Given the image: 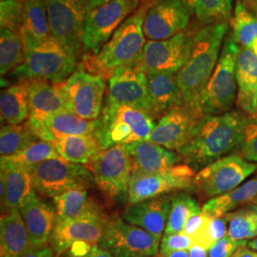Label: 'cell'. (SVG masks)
<instances>
[{
  "instance_id": "1f68e13d",
  "label": "cell",
  "mask_w": 257,
  "mask_h": 257,
  "mask_svg": "<svg viewBox=\"0 0 257 257\" xmlns=\"http://www.w3.org/2000/svg\"><path fill=\"white\" fill-rule=\"evenodd\" d=\"M53 144L61 158L81 165H88L101 152L93 135L67 137L56 140Z\"/></svg>"
},
{
  "instance_id": "7a4b0ae2",
  "label": "cell",
  "mask_w": 257,
  "mask_h": 257,
  "mask_svg": "<svg viewBox=\"0 0 257 257\" xmlns=\"http://www.w3.org/2000/svg\"><path fill=\"white\" fill-rule=\"evenodd\" d=\"M228 27L227 22H222L199 30L193 37L186 63L176 74L184 106L199 117L205 116L200 110V98L218 62L221 45Z\"/></svg>"
},
{
  "instance_id": "ab89813d",
  "label": "cell",
  "mask_w": 257,
  "mask_h": 257,
  "mask_svg": "<svg viewBox=\"0 0 257 257\" xmlns=\"http://www.w3.org/2000/svg\"><path fill=\"white\" fill-rule=\"evenodd\" d=\"M59 157L60 156L53 143L38 139L33 145L28 148L27 150H25L18 156L8 157L1 156V160L14 164L31 166L40 163L45 160L55 159Z\"/></svg>"
},
{
  "instance_id": "ba28073f",
  "label": "cell",
  "mask_w": 257,
  "mask_h": 257,
  "mask_svg": "<svg viewBox=\"0 0 257 257\" xmlns=\"http://www.w3.org/2000/svg\"><path fill=\"white\" fill-rule=\"evenodd\" d=\"M87 168L102 193L111 199L127 202L134 168L126 145H116L101 151Z\"/></svg>"
},
{
  "instance_id": "8d00e7d4",
  "label": "cell",
  "mask_w": 257,
  "mask_h": 257,
  "mask_svg": "<svg viewBox=\"0 0 257 257\" xmlns=\"http://www.w3.org/2000/svg\"><path fill=\"white\" fill-rule=\"evenodd\" d=\"M229 221L228 236L235 241L257 237V205H246L226 214Z\"/></svg>"
},
{
  "instance_id": "e575fe53",
  "label": "cell",
  "mask_w": 257,
  "mask_h": 257,
  "mask_svg": "<svg viewBox=\"0 0 257 257\" xmlns=\"http://www.w3.org/2000/svg\"><path fill=\"white\" fill-rule=\"evenodd\" d=\"M38 138L33 134L28 123L6 125L0 132L1 156H18L33 145Z\"/></svg>"
},
{
  "instance_id": "7402d4cb",
  "label": "cell",
  "mask_w": 257,
  "mask_h": 257,
  "mask_svg": "<svg viewBox=\"0 0 257 257\" xmlns=\"http://www.w3.org/2000/svg\"><path fill=\"white\" fill-rule=\"evenodd\" d=\"M172 204L171 196H158L141 202L128 205L123 219L146 230L160 240L165 232Z\"/></svg>"
},
{
  "instance_id": "f5cc1de1",
  "label": "cell",
  "mask_w": 257,
  "mask_h": 257,
  "mask_svg": "<svg viewBox=\"0 0 257 257\" xmlns=\"http://www.w3.org/2000/svg\"><path fill=\"white\" fill-rule=\"evenodd\" d=\"M160 257H190V255H189V250H180V251H176V252L168 254L165 256Z\"/></svg>"
},
{
  "instance_id": "ffe728a7",
  "label": "cell",
  "mask_w": 257,
  "mask_h": 257,
  "mask_svg": "<svg viewBox=\"0 0 257 257\" xmlns=\"http://www.w3.org/2000/svg\"><path fill=\"white\" fill-rule=\"evenodd\" d=\"M0 195L2 214L19 211L36 193L27 166L1 160Z\"/></svg>"
},
{
  "instance_id": "816d5d0a",
  "label": "cell",
  "mask_w": 257,
  "mask_h": 257,
  "mask_svg": "<svg viewBox=\"0 0 257 257\" xmlns=\"http://www.w3.org/2000/svg\"><path fill=\"white\" fill-rule=\"evenodd\" d=\"M108 1H110V0H86V2L88 4V7H89V11L94 9L95 7L101 5L103 3H106Z\"/></svg>"
},
{
  "instance_id": "7c38bea8",
  "label": "cell",
  "mask_w": 257,
  "mask_h": 257,
  "mask_svg": "<svg viewBox=\"0 0 257 257\" xmlns=\"http://www.w3.org/2000/svg\"><path fill=\"white\" fill-rule=\"evenodd\" d=\"M51 35L75 57L83 51L86 0H45Z\"/></svg>"
},
{
  "instance_id": "836d02e7",
  "label": "cell",
  "mask_w": 257,
  "mask_h": 257,
  "mask_svg": "<svg viewBox=\"0 0 257 257\" xmlns=\"http://www.w3.org/2000/svg\"><path fill=\"white\" fill-rule=\"evenodd\" d=\"M25 60V47L19 33L1 29L0 74L5 76L15 72Z\"/></svg>"
},
{
  "instance_id": "4316f807",
  "label": "cell",
  "mask_w": 257,
  "mask_h": 257,
  "mask_svg": "<svg viewBox=\"0 0 257 257\" xmlns=\"http://www.w3.org/2000/svg\"><path fill=\"white\" fill-rule=\"evenodd\" d=\"M236 83L239 109L249 116L257 113V55L241 47L236 63Z\"/></svg>"
},
{
  "instance_id": "680465c9",
  "label": "cell",
  "mask_w": 257,
  "mask_h": 257,
  "mask_svg": "<svg viewBox=\"0 0 257 257\" xmlns=\"http://www.w3.org/2000/svg\"><path fill=\"white\" fill-rule=\"evenodd\" d=\"M24 1H25V0H24Z\"/></svg>"
},
{
  "instance_id": "9a60e30c",
  "label": "cell",
  "mask_w": 257,
  "mask_h": 257,
  "mask_svg": "<svg viewBox=\"0 0 257 257\" xmlns=\"http://www.w3.org/2000/svg\"><path fill=\"white\" fill-rule=\"evenodd\" d=\"M193 39L189 34L182 32L169 39L149 40L138 63L146 74H177L190 55Z\"/></svg>"
},
{
  "instance_id": "f6af8a7d",
  "label": "cell",
  "mask_w": 257,
  "mask_h": 257,
  "mask_svg": "<svg viewBox=\"0 0 257 257\" xmlns=\"http://www.w3.org/2000/svg\"><path fill=\"white\" fill-rule=\"evenodd\" d=\"M248 241H235L226 235L209 248V257H231L234 251L242 245H247Z\"/></svg>"
},
{
  "instance_id": "d6a6232c",
  "label": "cell",
  "mask_w": 257,
  "mask_h": 257,
  "mask_svg": "<svg viewBox=\"0 0 257 257\" xmlns=\"http://www.w3.org/2000/svg\"><path fill=\"white\" fill-rule=\"evenodd\" d=\"M88 189H75L53 198L56 224L74 219L95 205L88 197Z\"/></svg>"
},
{
  "instance_id": "3957f363",
  "label": "cell",
  "mask_w": 257,
  "mask_h": 257,
  "mask_svg": "<svg viewBox=\"0 0 257 257\" xmlns=\"http://www.w3.org/2000/svg\"><path fill=\"white\" fill-rule=\"evenodd\" d=\"M150 1L143 0L136 13L113 33L97 54L83 55L81 69L109 79L116 69L136 62L146 44L143 20Z\"/></svg>"
},
{
  "instance_id": "91938a15",
  "label": "cell",
  "mask_w": 257,
  "mask_h": 257,
  "mask_svg": "<svg viewBox=\"0 0 257 257\" xmlns=\"http://www.w3.org/2000/svg\"><path fill=\"white\" fill-rule=\"evenodd\" d=\"M256 114H257V113H256Z\"/></svg>"
},
{
  "instance_id": "11a10c76",
  "label": "cell",
  "mask_w": 257,
  "mask_h": 257,
  "mask_svg": "<svg viewBox=\"0 0 257 257\" xmlns=\"http://www.w3.org/2000/svg\"><path fill=\"white\" fill-rule=\"evenodd\" d=\"M247 246H248V248H251V249H253V250H256L257 251V237L248 242Z\"/></svg>"
},
{
  "instance_id": "8992f818",
  "label": "cell",
  "mask_w": 257,
  "mask_h": 257,
  "mask_svg": "<svg viewBox=\"0 0 257 257\" xmlns=\"http://www.w3.org/2000/svg\"><path fill=\"white\" fill-rule=\"evenodd\" d=\"M239 50L233 37H229L224 42L217 65L200 98V110L204 115L228 112L236 101V63Z\"/></svg>"
},
{
  "instance_id": "6f0895ef",
  "label": "cell",
  "mask_w": 257,
  "mask_h": 257,
  "mask_svg": "<svg viewBox=\"0 0 257 257\" xmlns=\"http://www.w3.org/2000/svg\"><path fill=\"white\" fill-rule=\"evenodd\" d=\"M141 257H160V256H157V255H156V256H141Z\"/></svg>"
},
{
  "instance_id": "c3c4849f",
  "label": "cell",
  "mask_w": 257,
  "mask_h": 257,
  "mask_svg": "<svg viewBox=\"0 0 257 257\" xmlns=\"http://www.w3.org/2000/svg\"><path fill=\"white\" fill-rule=\"evenodd\" d=\"M55 251L51 246L33 248L20 257H55Z\"/></svg>"
},
{
  "instance_id": "5bb4252c",
  "label": "cell",
  "mask_w": 257,
  "mask_h": 257,
  "mask_svg": "<svg viewBox=\"0 0 257 257\" xmlns=\"http://www.w3.org/2000/svg\"><path fill=\"white\" fill-rule=\"evenodd\" d=\"M194 176L195 172L186 164L153 174L133 172L127 204L133 205L174 191L193 189Z\"/></svg>"
},
{
  "instance_id": "52a82bcc",
  "label": "cell",
  "mask_w": 257,
  "mask_h": 257,
  "mask_svg": "<svg viewBox=\"0 0 257 257\" xmlns=\"http://www.w3.org/2000/svg\"><path fill=\"white\" fill-rule=\"evenodd\" d=\"M27 168L35 191L44 197L54 198L75 189H88L94 183L87 166L72 163L61 157L27 166Z\"/></svg>"
},
{
  "instance_id": "cb8c5ba5",
  "label": "cell",
  "mask_w": 257,
  "mask_h": 257,
  "mask_svg": "<svg viewBox=\"0 0 257 257\" xmlns=\"http://www.w3.org/2000/svg\"><path fill=\"white\" fill-rule=\"evenodd\" d=\"M133 162V172L159 173L166 171L181 161L175 151L168 150L150 140H140L126 145Z\"/></svg>"
},
{
  "instance_id": "681fc988",
  "label": "cell",
  "mask_w": 257,
  "mask_h": 257,
  "mask_svg": "<svg viewBox=\"0 0 257 257\" xmlns=\"http://www.w3.org/2000/svg\"><path fill=\"white\" fill-rule=\"evenodd\" d=\"M231 257H257V251L248 248L247 245H242L234 251Z\"/></svg>"
},
{
  "instance_id": "ee69618b",
  "label": "cell",
  "mask_w": 257,
  "mask_h": 257,
  "mask_svg": "<svg viewBox=\"0 0 257 257\" xmlns=\"http://www.w3.org/2000/svg\"><path fill=\"white\" fill-rule=\"evenodd\" d=\"M193 239L182 232L165 234L160 242L159 255L165 256L180 250H189L193 246Z\"/></svg>"
},
{
  "instance_id": "7bdbcfd3",
  "label": "cell",
  "mask_w": 257,
  "mask_h": 257,
  "mask_svg": "<svg viewBox=\"0 0 257 257\" xmlns=\"http://www.w3.org/2000/svg\"><path fill=\"white\" fill-rule=\"evenodd\" d=\"M242 156L249 162L257 164V116H248L244 138L239 149Z\"/></svg>"
},
{
  "instance_id": "30bf717a",
  "label": "cell",
  "mask_w": 257,
  "mask_h": 257,
  "mask_svg": "<svg viewBox=\"0 0 257 257\" xmlns=\"http://www.w3.org/2000/svg\"><path fill=\"white\" fill-rule=\"evenodd\" d=\"M142 2L143 0H110L90 10L85 21L83 52L97 54Z\"/></svg>"
},
{
  "instance_id": "9f6ffc18",
  "label": "cell",
  "mask_w": 257,
  "mask_h": 257,
  "mask_svg": "<svg viewBox=\"0 0 257 257\" xmlns=\"http://www.w3.org/2000/svg\"><path fill=\"white\" fill-rule=\"evenodd\" d=\"M253 204H255V205H257V195L256 197L254 198V200H253Z\"/></svg>"
},
{
  "instance_id": "bcb514c9",
  "label": "cell",
  "mask_w": 257,
  "mask_h": 257,
  "mask_svg": "<svg viewBox=\"0 0 257 257\" xmlns=\"http://www.w3.org/2000/svg\"><path fill=\"white\" fill-rule=\"evenodd\" d=\"M64 257H114L99 245L87 243L74 244L64 254Z\"/></svg>"
},
{
  "instance_id": "f1b7e54d",
  "label": "cell",
  "mask_w": 257,
  "mask_h": 257,
  "mask_svg": "<svg viewBox=\"0 0 257 257\" xmlns=\"http://www.w3.org/2000/svg\"><path fill=\"white\" fill-rule=\"evenodd\" d=\"M25 50L45 41L51 35L45 0H25L19 32Z\"/></svg>"
},
{
  "instance_id": "9c48e42d",
  "label": "cell",
  "mask_w": 257,
  "mask_h": 257,
  "mask_svg": "<svg viewBox=\"0 0 257 257\" xmlns=\"http://www.w3.org/2000/svg\"><path fill=\"white\" fill-rule=\"evenodd\" d=\"M256 170V163L239 155H229L198 171L193 189L201 198L211 199L234 190Z\"/></svg>"
},
{
  "instance_id": "f907efd6",
  "label": "cell",
  "mask_w": 257,
  "mask_h": 257,
  "mask_svg": "<svg viewBox=\"0 0 257 257\" xmlns=\"http://www.w3.org/2000/svg\"><path fill=\"white\" fill-rule=\"evenodd\" d=\"M190 257H209V251L207 248H203L198 245H193L189 249Z\"/></svg>"
},
{
  "instance_id": "f546056e",
  "label": "cell",
  "mask_w": 257,
  "mask_h": 257,
  "mask_svg": "<svg viewBox=\"0 0 257 257\" xmlns=\"http://www.w3.org/2000/svg\"><path fill=\"white\" fill-rule=\"evenodd\" d=\"M257 195V175L234 190L211 198L204 204L202 212L210 217L224 216L242 206L253 202Z\"/></svg>"
},
{
  "instance_id": "f35d334b",
  "label": "cell",
  "mask_w": 257,
  "mask_h": 257,
  "mask_svg": "<svg viewBox=\"0 0 257 257\" xmlns=\"http://www.w3.org/2000/svg\"><path fill=\"white\" fill-rule=\"evenodd\" d=\"M193 15L207 25L227 22L232 13V0H186Z\"/></svg>"
},
{
  "instance_id": "6da1fadb",
  "label": "cell",
  "mask_w": 257,
  "mask_h": 257,
  "mask_svg": "<svg viewBox=\"0 0 257 257\" xmlns=\"http://www.w3.org/2000/svg\"><path fill=\"white\" fill-rule=\"evenodd\" d=\"M248 118L236 110L205 115L196 124L189 142L177 152L181 161L198 172L238 150Z\"/></svg>"
},
{
  "instance_id": "2e32d148",
  "label": "cell",
  "mask_w": 257,
  "mask_h": 257,
  "mask_svg": "<svg viewBox=\"0 0 257 257\" xmlns=\"http://www.w3.org/2000/svg\"><path fill=\"white\" fill-rule=\"evenodd\" d=\"M192 16L186 0H151L143 32L149 40H164L185 32Z\"/></svg>"
},
{
  "instance_id": "83f0119b",
  "label": "cell",
  "mask_w": 257,
  "mask_h": 257,
  "mask_svg": "<svg viewBox=\"0 0 257 257\" xmlns=\"http://www.w3.org/2000/svg\"><path fill=\"white\" fill-rule=\"evenodd\" d=\"M33 247L20 211L2 214L0 219V257H20Z\"/></svg>"
},
{
  "instance_id": "44dd1931",
  "label": "cell",
  "mask_w": 257,
  "mask_h": 257,
  "mask_svg": "<svg viewBox=\"0 0 257 257\" xmlns=\"http://www.w3.org/2000/svg\"><path fill=\"white\" fill-rule=\"evenodd\" d=\"M29 91L30 128H34L51 116L67 110L61 83L50 82L40 79L26 80Z\"/></svg>"
},
{
  "instance_id": "d4e9b609",
  "label": "cell",
  "mask_w": 257,
  "mask_h": 257,
  "mask_svg": "<svg viewBox=\"0 0 257 257\" xmlns=\"http://www.w3.org/2000/svg\"><path fill=\"white\" fill-rule=\"evenodd\" d=\"M96 126L97 119H84L64 110L51 116L40 125L30 128L39 140L54 143L67 137L93 135Z\"/></svg>"
},
{
  "instance_id": "603a6c76",
  "label": "cell",
  "mask_w": 257,
  "mask_h": 257,
  "mask_svg": "<svg viewBox=\"0 0 257 257\" xmlns=\"http://www.w3.org/2000/svg\"><path fill=\"white\" fill-rule=\"evenodd\" d=\"M19 211L26 225L32 247L48 246L56 225L55 207L42 200L36 192Z\"/></svg>"
},
{
  "instance_id": "74e56055",
  "label": "cell",
  "mask_w": 257,
  "mask_h": 257,
  "mask_svg": "<svg viewBox=\"0 0 257 257\" xmlns=\"http://www.w3.org/2000/svg\"><path fill=\"white\" fill-rule=\"evenodd\" d=\"M202 211L199 204L187 193H177L172 196V204L166 226L165 234L182 232L186 222L193 215Z\"/></svg>"
},
{
  "instance_id": "e0dca14e",
  "label": "cell",
  "mask_w": 257,
  "mask_h": 257,
  "mask_svg": "<svg viewBox=\"0 0 257 257\" xmlns=\"http://www.w3.org/2000/svg\"><path fill=\"white\" fill-rule=\"evenodd\" d=\"M105 219L98 207L94 206L74 219L56 224L50 238V246L55 255H63L77 243L98 245Z\"/></svg>"
},
{
  "instance_id": "484cf974",
  "label": "cell",
  "mask_w": 257,
  "mask_h": 257,
  "mask_svg": "<svg viewBox=\"0 0 257 257\" xmlns=\"http://www.w3.org/2000/svg\"><path fill=\"white\" fill-rule=\"evenodd\" d=\"M151 115L162 117L169 111L184 106L176 74L147 73Z\"/></svg>"
},
{
  "instance_id": "db71d44e",
  "label": "cell",
  "mask_w": 257,
  "mask_h": 257,
  "mask_svg": "<svg viewBox=\"0 0 257 257\" xmlns=\"http://www.w3.org/2000/svg\"><path fill=\"white\" fill-rule=\"evenodd\" d=\"M250 9L254 12V14L256 15L257 17V0H247Z\"/></svg>"
},
{
  "instance_id": "b9f144b4",
  "label": "cell",
  "mask_w": 257,
  "mask_h": 257,
  "mask_svg": "<svg viewBox=\"0 0 257 257\" xmlns=\"http://www.w3.org/2000/svg\"><path fill=\"white\" fill-rule=\"evenodd\" d=\"M24 0H0L1 29L19 33L23 18Z\"/></svg>"
},
{
  "instance_id": "d6986e66",
  "label": "cell",
  "mask_w": 257,
  "mask_h": 257,
  "mask_svg": "<svg viewBox=\"0 0 257 257\" xmlns=\"http://www.w3.org/2000/svg\"><path fill=\"white\" fill-rule=\"evenodd\" d=\"M201 118L185 106L174 109L160 117L148 140L178 152L189 142Z\"/></svg>"
},
{
  "instance_id": "4fadbf2b",
  "label": "cell",
  "mask_w": 257,
  "mask_h": 257,
  "mask_svg": "<svg viewBox=\"0 0 257 257\" xmlns=\"http://www.w3.org/2000/svg\"><path fill=\"white\" fill-rule=\"evenodd\" d=\"M61 89L68 111L87 120L100 116L106 89L101 76L79 69L61 83Z\"/></svg>"
},
{
  "instance_id": "d590c367",
  "label": "cell",
  "mask_w": 257,
  "mask_h": 257,
  "mask_svg": "<svg viewBox=\"0 0 257 257\" xmlns=\"http://www.w3.org/2000/svg\"><path fill=\"white\" fill-rule=\"evenodd\" d=\"M232 37L237 44L253 51L257 55V17L240 0L234 7Z\"/></svg>"
},
{
  "instance_id": "8fae6325",
  "label": "cell",
  "mask_w": 257,
  "mask_h": 257,
  "mask_svg": "<svg viewBox=\"0 0 257 257\" xmlns=\"http://www.w3.org/2000/svg\"><path fill=\"white\" fill-rule=\"evenodd\" d=\"M98 245L114 257L156 256L160 240L120 217H112L105 219Z\"/></svg>"
},
{
  "instance_id": "60d3db41",
  "label": "cell",
  "mask_w": 257,
  "mask_h": 257,
  "mask_svg": "<svg viewBox=\"0 0 257 257\" xmlns=\"http://www.w3.org/2000/svg\"><path fill=\"white\" fill-rule=\"evenodd\" d=\"M228 229L229 221L226 215L210 217L201 232L193 239V245H198L209 249L213 244L228 234Z\"/></svg>"
},
{
  "instance_id": "7dc6e473",
  "label": "cell",
  "mask_w": 257,
  "mask_h": 257,
  "mask_svg": "<svg viewBox=\"0 0 257 257\" xmlns=\"http://www.w3.org/2000/svg\"><path fill=\"white\" fill-rule=\"evenodd\" d=\"M209 219L210 216L206 215L202 211L197 214H194L186 222L184 227V233L189 235L193 240L201 232Z\"/></svg>"
},
{
  "instance_id": "5b68a950",
  "label": "cell",
  "mask_w": 257,
  "mask_h": 257,
  "mask_svg": "<svg viewBox=\"0 0 257 257\" xmlns=\"http://www.w3.org/2000/svg\"><path fill=\"white\" fill-rule=\"evenodd\" d=\"M77 57L72 55L53 37L25 50L23 64L13 72L19 81L40 79L53 83L64 82L76 71Z\"/></svg>"
},
{
  "instance_id": "4dcf8cb0",
  "label": "cell",
  "mask_w": 257,
  "mask_h": 257,
  "mask_svg": "<svg viewBox=\"0 0 257 257\" xmlns=\"http://www.w3.org/2000/svg\"><path fill=\"white\" fill-rule=\"evenodd\" d=\"M0 114L7 125L23 124L30 117L27 81H19L2 90L0 95Z\"/></svg>"
},
{
  "instance_id": "277c9868",
  "label": "cell",
  "mask_w": 257,
  "mask_h": 257,
  "mask_svg": "<svg viewBox=\"0 0 257 257\" xmlns=\"http://www.w3.org/2000/svg\"><path fill=\"white\" fill-rule=\"evenodd\" d=\"M155 127V118L146 111L105 102L93 136L104 151L116 145L146 140Z\"/></svg>"
},
{
  "instance_id": "ac0fdd59",
  "label": "cell",
  "mask_w": 257,
  "mask_h": 257,
  "mask_svg": "<svg viewBox=\"0 0 257 257\" xmlns=\"http://www.w3.org/2000/svg\"><path fill=\"white\" fill-rule=\"evenodd\" d=\"M105 102L127 105L151 114L147 74L138 60L120 67L111 74Z\"/></svg>"
}]
</instances>
